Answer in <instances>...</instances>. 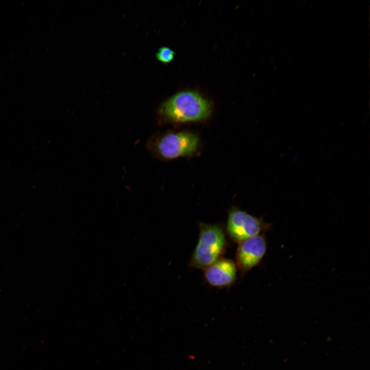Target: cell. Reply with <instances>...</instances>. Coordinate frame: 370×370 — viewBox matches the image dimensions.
Segmentation results:
<instances>
[{"label":"cell","mask_w":370,"mask_h":370,"mask_svg":"<svg viewBox=\"0 0 370 370\" xmlns=\"http://www.w3.org/2000/svg\"><path fill=\"white\" fill-rule=\"evenodd\" d=\"M212 109L211 103L200 94L183 91L172 96L160 106V118L174 123L196 122L207 119Z\"/></svg>","instance_id":"6da1fadb"},{"label":"cell","mask_w":370,"mask_h":370,"mask_svg":"<svg viewBox=\"0 0 370 370\" xmlns=\"http://www.w3.org/2000/svg\"><path fill=\"white\" fill-rule=\"evenodd\" d=\"M199 145L198 137L187 131L155 134L146 143V147L151 153L165 160L192 156L197 152Z\"/></svg>","instance_id":"7a4b0ae2"},{"label":"cell","mask_w":370,"mask_h":370,"mask_svg":"<svg viewBox=\"0 0 370 370\" xmlns=\"http://www.w3.org/2000/svg\"><path fill=\"white\" fill-rule=\"evenodd\" d=\"M225 234L218 225L200 224L197 243L191 256V267L205 269L221 257L226 248Z\"/></svg>","instance_id":"3957f363"},{"label":"cell","mask_w":370,"mask_h":370,"mask_svg":"<svg viewBox=\"0 0 370 370\" xmlns=\"http://www.w3.org/2000/svg\"><path fill=\"white\" fill-rule=\"evenodd\" d=\"M270 227L262 218H257L234 207L229 212L226 230L230 237L239 243L267 231Z\"/></svg>","instance_id":"277c9868"},{"label":"cell","mask_w":370,"mask_h":370,"mask_svg":"<svg viewBox=\"0 0 370 370\" xmlns=\"http://www.w3.org/2000/svg\"><path fill=\"white\" fill-rule=\"evenodd\" d=\"M264 235L258 234L239 243L236 253V266L242 272L249 271L262 260L267 251Z\"/></svg>","instance_id":"5b68a950"},{"label":"cell","mask_w":370,"mask_h":370,"mask_svg":"<svg viewBox=\"0 0 370 370\" xmlns=\"http://www.w3.org/2000/svg\"><path fill=\"white\" fill-rule=\"evenodd\" d=\"M203 270L206 281L214 287L229 286L236 280L237 266L228 258L221 257Z\"/></svg>","instance_id":"8992f818"},{"label":"cell","mask_w":370,"mask_h":370,"mask_svg":"<svg viewBox=\"0 0 370 370\" xmlns=\"http://www.w3.org/2000/svg\"><path fill=\"white\" fill-rule=\"evenodd\" d=\"M174 55V51L167 47L160 48L156 54L157 59L165 64L171 62L173 60Z\"/></svg>","instance_id":"52a82bcc"}]
</instances>
